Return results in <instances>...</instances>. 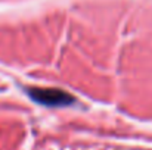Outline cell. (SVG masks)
<instances>
[{"mask_svg":"<svg viewBox=\"0 0 152 150\" xmlns=\"http://www.w3.org/2000/svg\"><path fill=\"white\" fill-rule=\"evenodd\" d=\"M28 93L36 101L43 103L46 106H68L74 101V97L69 93H65L58 88L34 87V88H30Z\"/></svg>","mask_w":152,"mask_h":150,"instance_id":"6da1fadb","label":"cell"}]
</instances>
